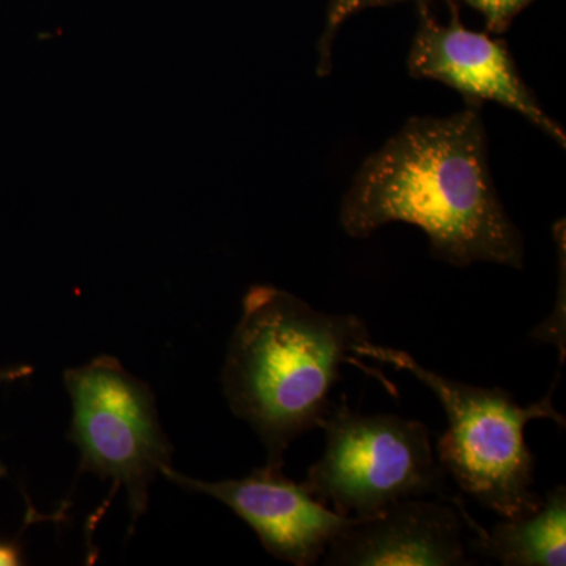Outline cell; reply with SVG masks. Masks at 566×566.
<instances>
[{"label": "cell", "instance_id": "6da1fadb", "mask_svg": "<svg viewBox=\"0 0 566 566\" xmlns=\"http://www.w3.org/2000/svg\"><path fill=\"white\" fill-rule=\"evenodd\" d=\"M390 222L422 229L431 255L452 266H524L523 234L491 178L480 111L411 118L365 159L345 193L342 227L368 238Z\"/></svg>", "mask_w": 566, "mask_h": 566}, {"label": "cell", "instance_id": "7a4b0ae2", "mask_svg": "<svg viewBox=\"0 0 566 566\" xmlns=\"http://www.w3.org/2000/svg\"><path fill=\"white\" fill-rule=\"evenodd\" d=\"M370 342L359 316L324 314L275 286L249 289L230 338L222 390L233 415L262 439L268 468L282 469L293 441L329 415L342 365L368 371L356 349Z\"/></svg>", "mask_w": 566, "mask_h": 566}, {"label": "cell", "instance_id": "3957f363", "mask_svg": "<svg viewBox=\"0 0 566 566\" xmlns=\"http://www.w3.org/2000/svg\"><path fill=\"white\" fill-rule=\"evenodd\" d=\"M356 356L371 357L416 376L441 401L449 430L434 452L442 471L480 505L504 520L535 515L543 499L532 491L534 457L526 444L527 423L547 419L565 427L553 403L557 381L545 398L528 406L516 403L499 387H475L428 370L411 354L367 344Z\"/></svg>", "mask_w": 566, "mask_h": 566}, {"label": "cell", "instance_id": "277c9868", "mask_svg": "<svg viewBox=\"0 0 566 566\" xmlns=\"http://www.w3.org/2000/svg\"><path fill=\"white\" fill-rule=\"evenodd\" d=\"M319 428L326 447L303 485L338 515L367 520L401 499H444L446 472L419 420L365 416L344 401Z\"/></svg>", "mask_w": 566, "mask_h": 566}, {"label": "cell", "instance_id": "5b68a950", "mask_svg": "<svg viewBox=\"0 0 566 566\" xmlns=\"http://www.w3.org/2000/svg\"><path fill=\"white\" fill-rule=\"evenodd\" d=\"M63 378L73 403L69 441L80 450L81 471L125 488L134 526L147 512L153 480L172 468L155 394L112 356L70 368Z\"/></svg>", "mask_w": 566, "mask_h": 566}, {"label": "cell", "instance_id": "8992f818", "mask_svg": "<svg viewBox=\"0 0 566 566\" xmlns=\"http://www.w3.org/2000/svg\"><path fill=\"white\" fill-rule=\"evenodd\" d=\"M449 24L431 13L428 2H417L419 25L408 55V71L415 80L449 85L463 96L465 107L480 111L497 103L517 112L565 148L564 128L543 111L535 93L516 69L504 40L465 28L457 0H446Z\"/></svg>", "mask_w": 566, "mask_h": 566}, {"label": "cell", "instance_id": "52a82bcc", "mask_svg": "<svg viewBox=\"0 0 566 566\" xmlns=\"http://www.w3.org/2000/svg\"><path fill=\"white\" fill-rule=\"evenodd\" d=\"M163 475L175 485L211 495L253 528L264 549L296 566L322 560L331 543L357 517L342 516L316 501L303 483L293 482L282 469H256L240 480L203 482L167 468Z\"/></svg>", "mask_w": 566, "mask_h": 566}, {"label": "cell", "instance_id": "ba28073f", "mask_svg": "<svg viewBox=\"0 0 566 566\" xmlns=\"http://www.w3.org/2000/svg\"><path fill=\"white\" fill-rule=\"evenodd\" d=\"M463 506L401 499L378 515L345 528L324 553L334 566L468 565Z\"/></svg>", "mask_w": 566, "mask_h": 566}, {"label": "cell", "instance_id": "9c48e42d", "mask_svg": "<svg viewBox=\"0 0 566 566\" xmlns=\"http://www.w3.org/2000/svg\"><path fill=\"white\" fill-rule=\"evenodd\" d=\"M464 520L476 531L471 549L505 566H564L566 551V488L556 486L535 515L505 520L490 532L476 527L464 512Z\"/></svg>", "mask_w": 566, "mask_h": 566}, {"label": "cell", "instance_id": "30bf717a", "mask_svg": "<svg viewBox=\"0 0 566 566\" xmlns=\"http://www.w3.org/2000/svg\"><path fill=\"white\" fill-rule=\"evenodd\" d=\"M406 2V0H329L326 13V25L318 43V76H327L333 70V46L335 36L340 31L342 24L354 13H359L375 7L394 6V3ZM423 2V0H416ZM430 2V0H424ZM446 2V0H444Z\"/></svg>", "mask_w": 566, "mask_h": 566}, {"label": "cell", "instance_id": "8fae6325", "mask_svg": "<svg viewBox=\"0 0 566 566\" xmlns=\"http://www.w3.org/2000/svg\"><path fill=\"white\" fill-rule=\"evenodd\" d=\"M463 2L482 13L488 32L497 35L509 31L517 14L535 0H463Z\"/></svg>", "mask_w": 566, "mask_h": 566}, {"label": "cell", "instance_id": "7c38bea8", "mask_svg": "<svg viewBox=\"0 0 566 566\" xmlns=\"http://www.w3.org/2000/svg\"><path fill=\"white\" fill-rule=\"evenodd\" d=\"M21 564V547L17 543L0 542V566H17Z\"/></svg>", "mask_w": 566, "mask_h": 566}, {"label": "cell", "instance_id": "4fadbf2b", "mask_svg": "<svg viewBox=\"0 0 566 566\" xmlns=\"http://www.w3.org/2000/svg\"><path fill=\"white\" fill-rule=\"evenodd\" d=\"M28 368H20V370H0V382L11 381V379L20 378V376H24L25 374H28ZM6 474V465L0 463V476Z\"/></svg>", "mask_w": 566, "mask_h": 566}]
</instances>
